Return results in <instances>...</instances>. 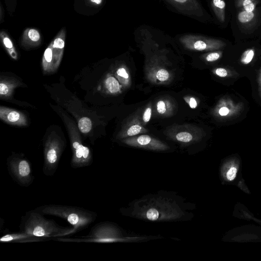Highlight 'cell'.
Returning a JSON list of instances; mask_svg holds the SVG:
<instances>
[{
	"label": "cell",
	"mask_w": 261,
	"mask_h": 261,
	"mask_svg": "<svg viewBox=\"0 0 261 261\" xmlns=\"http://www.w3.org/2000/svg\"><path fill=\"white\" fill-rule=\"evenodd\" d=\"M20 229L46 241L73 234L72 226H60L35 209L27 212L22 217Z\"/></svg>",
	"instance_id": "obj_1"
},
{
	"label": "cell",
	"mask_w": 261,
	"mask_h": 261,
	"mask_svg": "<svg viewBox=\"0 0 261 261\" xmlns=\"http://www.w3.org/2000/svg\"><path fill=\"white\" fill-rule=\"evenodd\" d=\"M43 215L61 218L67 221L73 227V234L85 229L95 221L97 214L83 207L50 204L35 208Z\"/></svg>",
	"instance_id": "obj_2"
},
{
	"label": "cell",
	"mask_w": 261,
	"mask_h": 261,
	"mask_svg": "<svg viewBox=\"0 0 261 261\" xmlns=\"http://www.w3.org/2000/svg\"><path fill=\"white\" fill-rule=\"evenodd\" d=\"M67 127L72 150L70 165L72 168L89 166L93 161L90 149L85 146L75 122L62 110L58 111Z\"/></svg>",
	"instance_id": "obj_3"
},
{
	"label": "cell",
	"mask_w": 261,
	"mask_h": 261,
	"mask_svg": "<svg viewBox=\"0 0 261 261\" xmlns=\"http://www.w3.org/2000/svg\"><path fill=\"white\" fill-rule=\"evenodd\" d=\"M53 240L64 242L114 243L125 241L119 229L114 224L102 222L95 224L86 236L76 238L58 237Z\"/></svg>",
	"instance_id": "obj_4"
},
{
	"label": "cell",
	"mask_w": 261,
	"mask_h": 261,
	"mask_svg": "<svg viewBox=\"0 0 261 261\" xmlns=\"http://www.w3.org/2000/svg\"><path fill=\"white\" fill-rule=\"evenodd\" d=\"M137 208L136 215L150 221L174 220L180 217V212L172 203L164 199H153L145 202Z\"/></svg>",
	"instance_id": "obj_5"
},
{
	"label": "cell",
	"mask_w": 261,
	"mask_h": 261,
	"mask_svg": "<svg viewBox=\"0 0 261 261\" xmlns=\"http://www.w3.org/2000/svg\"><path fill=\"white\" fill-rule=\"evenodd\" d=\"M175 39L184 49L193 51L218 50L226 45L222 40L192 33L178 34Z\"/></svg>",
	"instance_id": "obj_6"
},
{
	"label": "cell",
	"mask_w": 261,
	"mask_h": 261,
	"mask_svg": "<svg viewBox=\"0 0 261 261\" xmlns=\"http://www.w3.org/2000/svg\"><path fill=\"white\" fill-rule=\"evenodd\" d=\"M65 142L60 137L55 134L49 135L43 145V165L42 171L47 176H51L56 172Z\"/></svg>",
	"instance_id": "obj_7"
},
{
	"label": "cell",
	"mask_w": 261,
	"mask_h": 261,
	"mask_svg": "<svg viewBox=\"0 0 261 261\" xmlns=\"http://www.w3.org/2000/svg\"><path fill=\"white\" fill-rule=\"evenodd\" d=\"M8 172L13 179L20 186L28 187L33 182L31 165L23 155L13 153L7 160Z\"/></svg>",
	"instance_id": "obj_8"
},
{
	"label": "cell",
	"mask_w": 261,
	"mask_h": 261,
	"mask_svg": "<svg viewBox=\"0 0 261 261\" xmlns=\"http://www.w3.org/2000/svg\"><path fill=\"white\" fill-rule=\"evenodd\" d=\"M172 11L205 22L206 20L205 11L199 0H160Z\"/></svg>",
	"instance_id": "obj_9"
},
{
	"label": "cell",
	"mask_w": 261,
	"mask_h": 261,
	"mask_svg": "<svg viewBox=\"0 0 261 261\" xmlns=\"http://www.w3.org/2000/svg\"><path fill=\"white\" fill-rule=\"evenodd\" d=\"M165 134L169 139L184 144H190L201 139L202 129L190 124L176 125L167 128Z\"/></svg>",
	"instance_id": "obj_10"
},
{
	"label": "cell",
	"mask_w": 261,
	"mask_h": 261,
	"mask_svg": "<svg viewBox=\"0 0 261 261\" xmlns=\"http://www.w3.org/2000/svg\"><path fill=\"white\" fill-rule=\"evenodd\" d=\"M121 141L130 146L151 150L164 151L169 148L166 143L147 135H136L123 139Z\"/></svg>",
	"instance_id": "obj_11"
},
{
	"label": "cell",
	"mask_w": 261,
	"mask_h": 261,
	"mask_svg": "<svg viewBox=\"0 0 261 261\" xmlns=\"http://www.w3.org/2000/svg\"><path fill=\"white\" fill-rule=\"evenodd\" d=\"M244 109L242 102H236L229 97H223L214 109V115L219 119H227L239 115Z\"/></svg>",
	"instance_id": "obj_12"
},
{
	"label": "cell",
	"mask_w": 261,
	"mask_h": 261,
	"mask_svg": "<svg viewBox=\"0 0 261 261\" xmlns=\"http://www.w3.org/2000/svg\"><path fill=\"white\" fill-rule=\"evenodd\" d=\"M147 132L148 130L144 127L142 123L140 116L135 114L130 117L123 125L121 129L117 135V138L122 140Z\"/></svg>",
	"instance_id": "obj_13"
},
{
	"label": "cell",
	"mask_w": 261,
	"mask_h": 261,
	"mask_svg": "<svg viewBox=\"0 0 261 261\" xmlns=\"http://www.w3.org/2000/svg\"><path fill=\"white\" fill-rule=\"evenodd\" d=\"M0 118L6 123L19 126L28 125L26 116L22 112L16 110L1 106Z\"/></svg>",
	"instance_id": "obj_14"
},
{
	"label": "cell",
	"mask_w": 261,
	"mask_h": 261,
	"mask_svg": "<svg viewBox=\"0 0 261 261\" xmlns=\"http://www.w3.org/2000/svg\"><path fill=\"white\" fill-rule=\"evenodd\" d=\"M146 75L153 83H169L172 77L171 73L168 70L155 63L150 64L147 68Z\"/></svg>",
	"instance_id": "obj_15"
},
{
	"label": "cell",
	"mask_w": 261,
	"mask_h": 261,
	"mask_svg": "<svg viewBox=\"0 0 261 261\" xmlns=\"http://www.w3.org/2000/svg\"><path fill=\"white\" fill-rule=\"evenodd\" d=\"M65 30L63 29L58 33L51 42L54 56V68L56 71L58 68L63 57L65 47Z\"/></svg>",
	"instance_id": "obj_16"
},
{
	"label": "cell",
	"mask_w": 261,
	"mask_h": 261,
	"mask_svg": "<svg viewBox=\"0 0 261 261\" xmlns=\"http://www.w3.org/2000/svg\"><path fill=\"white\" fill-rule=\"evenodd\" d=\"M44 241L46 240L21 230L17 232H9L0 239L1 243H28Z\"/></svg>",
	"instance_id": "obj_17"
},
{
	"label": "cell",
	"mask_w": 261,
	"mask_h": 261,
	"mask_svg": "<svg viewBox=\"0 0 261 261\" xmlns=\"http://www.w3.org/2000/svg\"><path fill=\"white\" fill-rule=\"evenodd\" d=\"M20 81L13 77H6L2 75L0 82V96L1 99L11 98L14 90L21 86Z\"/></svg>",
	"instance_id": "obj_18"
},
{
	"label": "cell",
	"mask_w": 261,
	"mask_h": 261,
	"mask_svg": "<svg viewBox=\"0 0 261 261\" xmlns=\"http://www.w3.org/2000/svg\"><path fill=\"white\" fill-rule=\"evenodd\" d=\"M41 43V35L39 31L33 28L26 29L22 35L21 44L26 48L38 46Z\"/></svg>",
	"instance_id": "obj_19"
},
{
	"label": "cell",
	"mask_w": 261,
	"mask_h": 261,
	"mask_svg": "<svg viewBox=\"0 0 261 261\" xmlns=\"http://www.w3.org/2000/svg\"><path fill=\"white\" fill-rule=\"evenodd\" d=\"M175 109V104L169 98L163 97L158 99L155 103L156 113L161 117L171 116Z\"/></svg>",
	"instance_id": "obj_20"
},
{
	"label": "cell",
	"mask_w": 261,
	"mask_h": 261,
	"mask_svg": "<svg viewBox=\"0 0 261 261\" xmlns=\"http://www.w3.org/2000/svg\"><path fill=\"white\" fill-rule=\"evenodd\" d=\"M42 66L44 74L52 73L56 71L54 68V56L51 43L44 51Z\"/></svg>",
	"instance_id": "obj_21"
},
{
	"label": "cell",
	"mask_w": 261,
	"mask_h": 261,
	"mask_svg": "<svg viewBox=\"0 0 261 261\" xmlns=\"http://www.w3.org/2000/svg\"><path fill=\"white\" fill-rule=\"evenodd\" d=\"M104 87L108 93L115 95L121 92L122 85L115 76L108 73L104 80Z\"/></svg>",
	"instance_id": "obj_22"
},
{
	"label": "cell",
	"mask_w": 261,
	"mask_h": 261,
	"mask_svg": "<svg viewBox=\"0 0 261 261\" xmlns=\"http://www.w3.org/2000/svg\"><path fill=\"white\" fill-rule=\"evenodd\" d=\"M211 6L215 16L220 22L225 20V3L224 0H211Z\"/></svg>",
	"instance_id": "obj_23"
},
{
	"label": "cell",
	"mask_w": 261,
	"mask_h": 261,
	"mask_svg": "<svg viewBox=\"0 0 261 261\" xmlns=\"http://www.w3.org/2000/svg\"><path fill=\"white\" fill-rule=\"evenodd\" d=\"M0 37L2 42L10 56L13 59L17 60L18 58L17 54L9 36L5 31H1Z\"/></svg>",
	"instance_id": "obj_24"
},
{
	"label": "cell",
	"mask_w": 261,
	"mask_h": 261,
	"mask_svg": "<svg viewBox=\"0 0 261 261\" xmlns=\"http://www.w3.org/2000/svg\"><path fill=\"white\" fill-rule=\"evenodd\" d=\"M115 76L120 83L125 86L130 84V77L126 68L123 66L118 67L115 71Z\"/></svg>",
	"instance_id": "obj_25"
},
{
	"label": "cell",
	"mask_w": 261,
	"mask_h": 261,
	"mask_svg": "<svg viewBox=\"0 0 261 261\" xmlns=\"http://www.w3.org/2000/svg\"><path fill=\"white\" fill-rule=\"evenodd\" d=\"M255 18V14L253 12H247L242 11L238 15L239 21L243 24H248L251 22Z\"/></svg>",
	"instance_id": "obj_26"
},
{
	"label": "cell",
	"mask_w": 261,
	"mask_h": 261,
	"mask_svg": "<svg viewBox=\"0 0 261 261\" xmlns=\"http://www.w3.org/2000/svg\"><path fill=\"white\" fill-rule=\"evenodd\" d=\"M78 128L84 134L89 133L92 128L91 120L88 117H82L78 121Z\"/></svg>",
	"instance_id": "obj_27"
},
{
	"label": "cell",
	"mask_w": 261,
	"mask_h": 261,
	"mask_svg": "<svg viewBox=\"0 0 261 261\" xmlns=\"http://www.w3.org/2000/svg\"><path fill=\"white\" fill-rule=\"evenodd\" d=\"M223 52L221 50H214L203 55L204 59L207 62H214L220 59L222 56Z\"/></svg>",
	"instance_id": "obj_28"
},
{
	"label": "cell",
	"mask_w": 261,
	"mask_h": 261,
	"mask_svg": "<svg viewBox=\"0 0 261 261\" xmlns=\"http://www.w3.org/2000/svg\"><path fill=\"white\" fill-rule=\"evenodd\" d=\"M254 56V49L249 48L246 49L241 57V62L243 64H248L251 62Z\"/></svg>",
	"instance_id": "obj_29"
},
{
	"label": "cell",
	"mask_w": 261,
	"mask_h": 261,
	"mask_svg": "<svg viewBox=\"0 0 261 261\" xmlns=\"http://www.w3.org/2000/svg\"><path fill=\"white\" fill-rule=\"evenodd\" d=\"M213 73L221 77H232L234 74L233 72L229 69L222 67L215 69L213 70Z\"/></svg>",
	"instance_id": "obj_30"
},
{
	"label": "cell",
	"mask_w": 261,
	"mask_h": 261,
	"mask_svg": "<svg viewBox=\"0 0 261 261\" xmlns=\"http://www.w3.org/2000/svg\"><path fill=\"white\" fill-rule=\"evenodd\" d=\"M152 114V104L151 102L148 103L145 107L142 114L141 121L143 125L147 123L150 120Z\"/></svg>",
	"instance_id": "obj_31"
},
{
	"label": "cell",
	"mask_w": 261,
	"mask_h": 261,
	"mask_svg": "<svg viewBox=\"0 0 261 261\" xmlns=\"http://www.w3.org/2000/svg\"><path fill=\"white\" fill-rule=\"evenodd\" d=\"M257 3V0L242 7V11L253 12Z\"/></svg>",
	"instance_id": "obj_32"
},
{
	"label": "cell",
	"mask_w": 261,
	"mask_h": 261,
	"mask_svg": "<svg viewBox=\"0 0 261 261\" xmlns=\"http://www.w3.org/2000/svg\"><path fill=\"white\" fill-rule=\"evenodd\" d=\"M237 172V168L234 167H231L227 171L226 173L227 178L229 180H232L234 179L236 176Z\"/></svg>",
	"instance_id": "obj_33"
},
{
	"label": "cell",
	"mask_w": 261,
	"mask_h": 261,
	"mask_svg": "<svg viewBox=\"0 0 261 261\" xmlns=\"http://www.w3.org/2000/svg\"><path fill=\"white\" fill-rule=\"evenodd\" d=\"M256 0H235V5L237 8H242Z\"/></svg>",
	"instance_id": "obj_34"
},
{
	"label": "cell",
	"mask_w": 261,
	"mask_h": 261,
	"mask_svg": "<svg viewBox=\"0 0 261 261\" xmlns=\"http://www.w3.org/2000/svg\"><path fill=\"white\" fill-rule=\"evenodd\" d=\"M185 100L187 101L191 109H195L197 107V102L194 97H188L186 98Z\"/></svg>",
	"instance_id": "obj_35"
},
{
	"label": "cell",
	"mask_w": 261,
	"mask_h": 261,
	"mask_svg": "<svg viewBox=\"0 0 261 261\" xmlns=\"http://www.w3.org/2000/svg\"><path fill=\"white\" fill-rule=\"evenodd\" d=\"M257 82L258 83V92H259V95L260 98L261 99V68L259 71Z\"/></svg>",
	"instance_id": "obj_36"
},
{
	"label": "cell",
	"mask_w": 261,
	"mask_h": 261,
	"mask_svg": "<svg viewBox=\"0 0 261 261\" xmlns=\"http://www.w3.org/2000/svg\"><path fill=\"white\" fill-rule=\"evenodd\" d=\"M91 2L95 3L97 5L101 4L102 0H90Z\"/></svg>",
	"instance_id": "obj_37"
},
{
	"label": "cell",
	"mask_w": 261,
	"mask_h": 261,
	"mask_svg": "<svg viewBox=\"0 0 261 261\" xmlns=\"http://www.w3.org/2000/svg\"><path fill=\"white\" fill-rule=\"evenodd\" d=\"M7 5L8 6V5L9 4V2H11V0H6V2H7Z\"/></svg>",
	"instance_id": "obj_38"
}]
</instances>
